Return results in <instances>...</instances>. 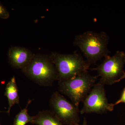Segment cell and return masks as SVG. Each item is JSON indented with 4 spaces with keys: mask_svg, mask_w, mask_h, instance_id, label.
<instances>
[{
    "mask_svg": "<svg viewBox=\"0 0 125 125\" xmlns=\"http://www.w3.org/2000/svg\"><path fill=\"white\" fill-rule=\"evenodd\" d=\"M125 73H124V74H123L122 76L120 78V79H119V80L118 81H117V83H118V82H120V81H121V80H122L123 79H125Z\"/></svg>",
    "mask_w": 125,
    "mask_h": 125,
    "instance_id": "14",
    "label": "cell"
},
{
    "mask_svg": "<svg viewBox=\"0 0 125 125\" xmlns=\"http://www.w3.org/2000/svg\"><path fill=\"white\" fill-rule=\"evenodd\" d=\"M125 52L118 51L114 55L105 57L101 64L91 70L97 72L98 76L101 78L100 82L105 85H111L117 83L125 73Z\"/></svg>",
    "mask_w": 125,
    "mask_h": 125,
    "instance_id": "5",
    "label": "cell"
},
{
    "mask_svg": "<svg viewBox=\"0 0 125 125\" xmlns=\"http://www.w3.org/2000/svg\"><path fill=\"white\" fill-rule=\"evenodd\" d=\"M51 111L62 125H77L80 121L79 107L67 100L60 92H54L49 101Z\"/></svg>",
    "mask_w": 125,
    "mask_h": 125,
    "instance_id": "6",
    "label": "cell"
},
{
    "mask_svg": "<svg viewBox=\"0 0 125 125\" xmlns=\"http://www.w3.org/2000/svg\"><path fill=\"white\" fill-rule=\"evenodd\" d=\"M10 15L7 9L0 2V18L7 19L9 18Z\"/></svg>",
    "mask_w": 125,
    "mask_h": 125,
    "instance_id": "12",
    "label": "cell"
},
{
    "mask_svg": "<svg viewBox=\"0 0 125 125\" xmlns=\"http://www.w3.org/2000/svg\"><path fill=\"white\" fill-rule=\"evenodd\" d=\"M121 103H125V88L123 89L122 94L120 98L118 101H116L115 104H114V105H118Z\"/></svg>",
    "mask_w": 125,
    "mask_h": 125,
    "instance_id": "13",
    "label": "cell"
},
{
    "mask_svg": "<svg viewBox=\"0 0 125 125\" xmlns=\"http://www.w3.org/2000/svg\"><path fill=\"white\" fill-rule=\"evenodd\" d=\"M31 124L38 125H63L60 120L51 111L39 112L33 116Z\"/></svg>",
    "mask_w": 125,
    "mask_h": 125,
    "instance_id": "9",
    "label": "cell"
},
{
    "mask_svg": "<svg viewBox=\"0 0 125 125\" xmlns=\"http://www.w3.org/2000/svg\"><path fill=\"white\" fill-rule=\"evenodd\" d=\"M109 40L105 32L88 31L76 35L73 45L80 49L90 65L109 55L110 52L107 48Z\"/></svg>",
    "mask_w": 125,
    "mask_h": 125,
    "instance_id": "1",
    "label": "cell"
},
{
    "mask_svg": "<svg viewBox=\"0 0 125 125\" xmlns=\"http://www.w3.org/2000/svg\"></svg>",
    "mask_w": 125,
    "mask_h": 125,
    "instance_id": "16",
    "label": "cell"
},
{
    "mask_svg": "<svg viewBox=\"0 0 125 125\" xmlns=\"http://www.w3.org/2000/svg\"><path fill=\"white\" fill-rule=\"evenodd\" d=\"M5 95L7 97L9 102V107L7 112L10 114L11 107L16 104H19L20 103L18 87L14 76L7 83L6 87Z\"/></svg>",
    "mask_w": 125,
    "mask_h": 125,
    "instance_id": "10",
    "label": "cell"
},
{
    "mask_svg": "<svg viewBox=\"0 0 125 125\" xmlns=\"http://www.w3.org/2000/svg\"><path fill=\"white\" fill-rule=\"evenodd\" d=\"M81 125H88V124H87V119L86 118H84L83 121V124H82Z\"/></svg>",
    "mask_w": 125,
    "mask_h": 125,
    "instance_id": "15",
    "label": "cell"
},
{
    "mask_svg": "<svg viewBox=\"0 0 125 125\" xmlns=\"http://www.w3.org/2000/svg\"><path fill=\"white\" fill-rule=\"evenodd\" d=\"M22 71L30 79L41 86H52L58 80V72L50 56L34 54L28 64Z\"/></svg>",
    "mask_w": 125,
    "mask_h": 125,
    "instance_id": "2",
    "label": "cell"
},
{
    "mask_svg": "<svg viewBox=\"0 0 125 125\" xmlns=\"http://www.w3.org/2000/svg\"><path fill=\"white\" fill-rule=\"evenodd\" d=\"M105 85L101 82L96 83L92 90L83 102V108L80 111L81 114L94 113L103 114L114 109V104L108 101Z\"/></svg>",
    "mask_w": 125,
    "mask_h": 125,
    "instance_id": "7",
    "label": "cell"
},
{
    "mask_svg": "<svg viewBox=\"0 0 125 125\" xmlns=\"http://www.w3.org/2000/svg\"><path fill=\"white\" fill-rule=\"evenodd\" d=\"M50 57L58 73V81L68 80L89 69L90 65L76 51L73 54L52 52Z\"/></svg>",
    "mask_w": 125,
    "mask_h": 125,
    "instance_id": "4",
    "label": "cell"
},
{
    "mask_svg": "<svg viewBox=\"0 0 125 125\" xmlns=\"http://www.w3.org/2000/svg\"><path fill=\"white\" fill-rule=\"evenodd\" d=\"M97 77L92 75L87 71L72 79L58 81L59 92L67 96L71 102L79 107L92 90Z\"/></svg>",
    "mask_w": 125,
    "mask_h": 125,
    "instance_id": "3",
    "label": "cell"
},
{
    "mask_svg": "<svg viewBox=\"0 0 125 125\" xmlns=\"http://www.w3.org/2000/svg\"><path fill=\"white\" fill-rule=\"evenodd\" d=\"M31 101L29 102L25 108L22 109L15 118L13 125H25L28 123H31L33 119V116H30L28 113L27 109L28 105Z\"/></svg>",
    "mask_w": 125,
    "mask_h": 125,
    "instance_id": "11",
    "label": "cell"
},
{
    "mask_svg": "<svg viewBox=\"0 0 125 125\" xmlns=\"http://www.w3.org/2000/svg\"><path fill=\"white\" fill-rule=\"evenodd\" d=\"M33 55L28 49L22 47H11L8 52L10 64L14 68L21 70L28 64Z\"/></svg>",
    "mask_w": 125,
    "mask_h": 125,
    "instance_id": "8",
    "label": "cell"
}]
</instances>
